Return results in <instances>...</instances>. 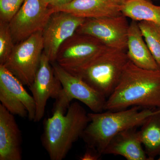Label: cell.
I'll return each mask as SVG.
<instances>
[{"label": "cell", "instance_id": "cell-6", "mask_svg": "<svg viewBox=\"0 0 160 160\" xmlns=\"http://www.w3.org/2000/svg\"><path fill=\"white\" fill-rule=\"evenodd\" d=\"M55 12L53 7L44 0H25L9 23L15 44L42 31Z\"/></svg>", "mask_w": 160, "mask_h": 160}, {"label": "cell", "instance_id": "cell-16", "mask_svg": "<svg viewBox=\"0 0 160 160\" xmlns=\"http://www.w3.org/2000/svg\"><path fill=\"white\" fill-rule=\"evenodd\" d=\"M127 54L129 61L139 68L160 69L144 40L138 22L133 20L129 25Z\"/></svg>", "mask_w": 160, "mask_h": 160}, {"label": "cell", "instance_id": "cell-23", "mask_svg": "<svg viewBox=\"0 0 160 160\" xmlns=\"http://www.w3.org/2000/svg\"><path fill=\"white\" fill-rule=\"evenodd\" d=\"M52 7H55L68 2L71 0H44Z\"/></svg>", "mask_w": 160, "mask_h": 160}, {"label": "cell", "instance_id": "cell-4", "mask_svg": "<svg viewBox=\"0 0 160 160\" xmlns=\"http://www.w3.org/2000/svg\"><path fill=\"white\" fill-rule=\"evenodd\" d=\"M129 61L126 50L107 47L85 64L66 70L107 98L117 86Z\"/></svg>", "mask_w": 160, "mask_h": 160}, {"label": "cell", "instance_id": "cell-9", "mask_svg": "<svg viewBox=\"0 0 160 160\" xmlns=\"http://www.w3.org/2000/svg\"><path fill=\"white\" fill-rule=\"evenodd\" d=\"M85 19L62 11L52 15L42 30L43 52L51 63L56 62L62 44L76 32Z\"/></svg>", "mask_w": 160, "mask_h": 160}, {"label": "cell", "instance_id": "cell-10", "mask_svg": "<svg viewBox=\"0 0 160 160\" xmlns=\"http://www.w3.org/2000/svg\"><path fill=\"white\" fill-rule=\"evenodd\" d=\"M106 47L92 36L76 32L60 47L55 62L66 70L75 68L87 62Z\"/></svg>", "mask_w": 160, "mask_h": 160}, {"label": "cell", "instance_id": "cell-14", "mask_svg": "<svg viewBox=\"0 0 160 160\" xmlns=\"http://www.w3.org/2000/svg\"><path fill=\"white\" fill-rule=\"evenodd\" d=\"M13 115L0 104V160L22 158L21 132Z\"/></svg>", "mask_w": 160, "mask_h": 160}, {"label": "cell", "instance_id": "cell-13", "mask_svg": "<svg viewBox=\"0 0 160 160\" xmlns=\"http://www.w3.org/2000/svg\"><path fill=\"white\" fill-rule=\"evenodd\" d=\"M126 0H71L52 7L55 11L68 12L83 18L112 17L122 14Z\"/></svg>", "mask_w": 160, "mask_h": 160}, {"label": "cell", "instance_id": "cell-12", "mask_svg": "<svg viewBox=\"0 0 160 160\" xmlns=\"http://www.w3.org/2000/svg\"><path fill=\"white\" fill-rule=\"evenodd\" d=\"M55 73L62 86L64 93L72 101L77 100L85 104L92 112L104 110L107 98L85 82L75 76L56 62L51 63Z\"/></svg>", "mask_w": 160, "mask_h": 160}, {"label": "cell", "instance_id": "cell-2", "mask_svg": "<svg viewBox=\"0 0 160 160\" xmlns=\"http://www.w3.org/2000/svg\"><path fill=\"white\" fill-rule=\"evenodd\" d=\"M90 122L88 113L78 102L68 110L53 108L52 115L44 122L41 142L51 160L66 158L73 144L82 138Z\"/></svg>", "mask_w": 160, "mask_h": 160}, {"label": "cell", "instance_id": "cell-3", "mask_svg": "<svg viewBox=\"0 0 160 160\" xmlns=\"http://www.w3.org/2000/svg\"><path fill=\"white\" fill-rule=\"evenodd\" d=\"M156 109L133 106L117 111L88 113L90 122L81 138L86 147L104 155L107 145L115 136L126 129L142 126Z\"/></svg>", "mask_w": 160, "mask_h": 160}, {"label": "cell", "instance_id": "cell-24", "mask_svg": "<svg viewBox=\"0 0 160 160\" xmlns=\"http://www.w3.org/2000/svg\"><path fill=\"white\" fill-rule=\"evenodd\" d=\"M158 160H160V155L159 156L158 159Z\"/></svg>", "mask_w": 160, "mask_h": 160}, {"label": "cell", "instance_id": "cell-17", "mask_svg": "<svg viewBox=\"0 0 160 160\" xmlns=\"http://www.w3.org/2000/svg\"><path fill=\"white\" fill-rule=\"evenodd\" d=\"M138 131L140 140L145 147L149 160L160 155V109L147 118Z\"/></svg>", "mask_w": 160, "mask_h": 160}, {"label": "cell", "instance_id": "cell-11", "mask_svg": "<svg viewBox=\"0 0 160 160\" xmlns=\"http://www.w3.org/2000/svg\"><path fill=\"white\" fill-rule=\"evenodd\" d=\"M29 88L36 109L33 122H38L44 117L48 100L50 98L57 99L63 89L51 62L44 52L34 81Z\"/></svg>", "mask_w": 160, "mask_h": 160}, {"label": "cell", "instance_id": "cell-22", "mask_svg": "<svg viewBox=\"0 0 160 160\" xmlns=\"http://www.w3.org/2000/svg\"><path fill=\"white\" fill-rule=\"evenodd\" d=\"M102 156L97 151L91 148L86 147V150L82 156L81 157L82 160H97Z\"/></svg>", "mask_w": 160, "mask_h": 160}, {"label": "cell", "instance_id": "cell-19", "mask_svg": "<svg viewBox=\"0 0 160 160\" xmlns=\"http://www.w3.org/2000/svg\"><path fill=\"white\" fill-rule=\"evenodd\" d=\"M138 23L144 40L160 69V26L147 21Z\"/></svg>", "mask_w": 160, "mask_h": 160}, {"label": "cell", "instance_id": "cell-21", "mask_svg": "<svg viewBox=\"0 0 160 160\" xmlns=\"http://www.w3.org/2000/svg\"><path fill=\"white\" fill-rule=\"evenodd\" d=\"M25 0H0V22L9 23Z\"/></svg>", "mask_w": 160, "mask_h": 160}, {"label": "cell", "instance_id": "cell-20", "mask_svg": "<svg viewBox=\"0 0 160 160\" xmlns=\"http://www.w3.org/2000/svg\"><path fill=\"white\" fill-rule=\"evenodd\" d=\"M15 46L9 23L0 22V65L6 62Z\"/></svg>", "mask_w": 160, "mask_h": 160}, {"label": "cell", "instance_id": "cell-8", "mask_svg": "<svg viewBox=\"0 0 160 160\" xmlns=\"http://www.w3.org/2000/svg\"><path fill=\"white\" fill-rule=\"evenodd\" d=\"M24 85L3 65H0V101L12 114L21 118L28 117L33 121L36 104L32 95Z\"/></svg>", "mask_w": 160, "mask_h": 160}, {"label": "cell", "instance_id": "cell-15", "mask_svg": "<svg viewBox=\"0 0 160 160\" xmlns=\"http://www.w3.org/2000/svg\"><path fill=\"white\" fill-rule=\"evenodd\" d=\"M137 127L121 132L107 145L104 155L121 156L128 160H149Z\"/></svg>", "mask_w": 160, "mask_h": 160}, {"label": "cell", "instance_id": "cell-5", "mask_svg": "<svg viewBox=\"0 0 160 160\" xmlns=\"http://www.w3.org/2000/svg\"><path fill=\"white\" fill-rule=\"evenodd\" d=\"M44 46L42 31L16 44L10 56L3 65L24 86L29 87L39 67Z\"/></svg>", "mask_w": 160, "mask_h": 160}, {"label": "cell", "instance_id": "cell-1", "mask_svg": "<svg viewBox=\"0 0 160 160\" xmlns=\"http://www.w3.org/2000/svg\"><path fill=\"white\" fill-rule=\"evenodd\" d=\"M133 106L160 109V69H142L129 61L117 86L106 99L104 110L117 111Z\"/></svg>", "mask_w": 160, "mask_h": 160}, {"label": "cell", "instance_id": "cell-7", "mask_svg": "<svg viewBox=\"0 0 160 160\" xmlns=\"http://www.w3.org/2000/svg\"><path fill=\"white\" fill-rule=\"evenodd\" d=\"M123 14L112 17L85 19L76 32L89 35L107 47L127 51L129 24Z\"/></svg>", "mask_w": 160, "mask_h": 160}, {"label": "cell", "instance_id": "cell-18", "mask_svg": "<svg viewBox=\"0 0 160 160\" xmlns=\"http://www.w3.org/2000/svg\"><path fill=\"white\" fill-rule=\"evenodd\" d=\"M122 13L132 20L147 21L160 26V6H156L149 0H126Z\"/></svg>", "mask_w": 160, "mask_h": 160}]
</instances>
